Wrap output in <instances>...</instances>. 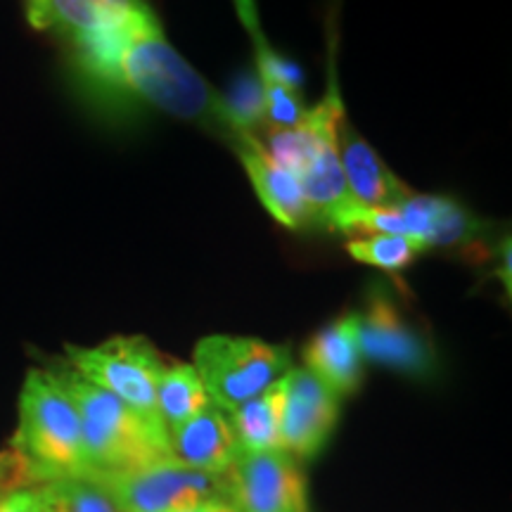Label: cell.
Returning <instances> with one entry per match:
<instances>
[{"label":"cell","instance_id":"9","mask_svg":"<svg viewBox=\"0 0 512 512\" xmlns=\"http://www.w3.org/2000/svg\"><path fill=\"white\" fill-rule=\"evenodd\" d=\"M283 451L297 460L318 456L328 444L339 418V396L332 394L306 368H290L285 375Z\"/></svg>","mask_w":512,"mask_h":512},{"label":"cell","instance_id":"19","mask_svg":"<svg viewBox=\"0 0 512 512\" xmlns=\"http://www.w3.org/2000/svg\"><path fill=\"white\" fill-rule=\"evenodd\" d=\"M223 112L235 131V140L242 136H256L259 128H266V98L264 86L256 72H242L230 81L228 91L221 95ZM233 140V143H235Z\"/></svg>","mask_w":512,"mask_h":512},{"label":"cell","instance_id":"16","mask_svg":"<svg viewBox=\"0 0 512 512\" xmlns=\"http://www.w3.org/2000/svg\"><path fill=\"white\" fill-rule=\"evenodd\" d=\"M283 380L271 384L266 392L245 401L242 406L228 411L230 425H233L242 451H275V448H283V437H280L285 403Z\"/></svg>","mask_w":512,"mask_h":512},{"label":"cell","instance_id":"2","mask_svg":"<svg viewBox=\"0 0 512 512\" xmlns=\"http://www.w3.org/2000/svg\"><path fill=\"white\" fill-rule=\"evenodd\" d=\"M12 463L29 486L91 477L79 413L50 368L29 370L24 380Z\"/></svg>","mask_w":512,"mask_h":512},{"label":"cell","instance_id":"23","mask_svg":"<svg viewBox=\"0 0 512 512\" xmlns=\"http://www.w3.org/2000/svg\"><path fill=\"white\" fill-rule=\"evenodd\" d=\"M0 496H3V465H0Z\"/></svg>","mask_w":512,"mask_h":512},{"label":"cell","instance_id":"15","mask_svg":"<svg viewBox=\"0 0 512 512\" xmlns=\"http://www.w3.org/2000/svg\"><path fill=\"white\" fill-rule=\"evenodd\" d=\"M145 0H27L36 29H57L69 38L126 24Z\"/></svg>","mask_w":512,"mask_h":512},{"label":"cell","instance_id":"3","mask_svg":"<svg viewBox=\"0 0 512 512\" xmlns=\"http://www.w3.org/2000/svg\"><path fill=\"white\" fill-rule=\"evenodd\" d=\"M50 373L57 377L79 413L91 475L136 470L174 458L169 432L164 427L147 422L128 403L95 387L67 363L53 366Z\"/></svg>","mask_w":512,"mask_h":512},{"label":"cell","instance_id":"1","mask_svg":"<svg viewBox=\"0 0 512 512\" xmlns=\"http://www.w3.org/2000/svg\"><path fill=\"white\" fill-rule=\"evenodd\" d=\"M72 43L76 67L102 98L138 102L171 117L200 121L230 143L235 140L221 95L166 41L147 3L121 27L74 36Z\"/></svg>","mask_w":512,"mask_h":512},{"label":"cell","instance_id":"6","mask_svg":"<svg viewBox=\"0 0 512 512\" xmlns=\"http://www.w3.org/2000/svg\"><path fill=\"white\" fill-rule=\"evenodd\" d=\"M91 479L107 491L119 512H174L204 498H226V477L192 470L176 458Z\"/></svg>","mask_w":512,"mask_h":512},{"label":"cell","instance_id":"7","mask_svg":"<svg viewBox=\"0 0 512 512\" xmlns=\"http://www.w3.org/2000/svg\"><path fill=\"white\" fill-rule=\"evenodd\" d=\"M356 316L358 347L366 361L418 380L437 373V351L430 337L406 318L387 285L370 287L366 309Z\"/></svg>","mask_w":512,"mask_h":512},{"label":"cell","instance_id":"4","mask_svg":"<svg viewBox=\"0 0 512 512\" xmlns=\"http://www.w3.org/2000/svg\"><path fill=\"white\" fill-rule=\"evenodd\" d=\"M211 403L233 411L283 380L292 368L290 347L254 337L211 335L197 342L195 363Z\"/></svg>","mask_w":512,"mask_h":512},{"label":"cell","instance_id":"17","mask_svg":"<svg viewBox=\"0 0 512 512\" xmlns=\"http://www.w3.org/2000/svg\"><path fill=\"white\" fill-rule=\"evenodd\" d=\"M209 403L207 389L190 363H171L164 368L157 382V411L166 430H176L178 425L195 418Z\"/></svg>","mask_w":512,"mask_h":512},{"label":"cell","instance_id":"18","mask_svg":"<svg viewBox=\"0 0 512 512\" xmlns=\"http://www.w3.org/2000/svg\"><path fill=\"white\" fill-rule=\"evenodd\" d=\"M41 512H119L107 491L91 477H67L36 486Z\"/></svg>","mask_w":512,"mask_h":512},{"label":"cell","instance_id":"8","mask_svg":"<svg viewBox=\"0 0 512 512\" xmlns=\"http://www.w3.org/2000/svg\"><path fill=\"white\" fill-rule=\"evenodd\" d=\"M226 498L238 512H306V482L283 448L240 451L228 467Z\"/></svg>","mask_w":512,"mask_h":512},{"label":"cell","instance_id":"22","mask_svg":"<svg viewBox=\"0 0 512 512\" xmlns=\"http://www.w3.org/2000/svg\"><path fill=\"white\" fill-rule=\"evenodd\" d=\"M174 512H238V510H235L226 498H204V501L183 505V508H178Z\"/></svg>","mask_w":512,"mask_h":512},{"label":"cell","instance_id":"21","mask_svg":"<svg viewBox=\"0 0 512 512\" xmlns=\"http://www.w3.org/2000/svg\"><path fill=\"white\" fill-rule=\"evenodd\" d=\"M0 512H41V498L36 486H22L0 496Z\"/></svg>","mask_w":512,"mask_h":512},{"label":"cell","instance_id":"5","mask_svg":"<svg viewBox=\"0 0 512 512\" xmlns=\"http://www.w3.org/2000/svg\"><path fill=\"white\" fill-rule=\"evenodd\" d=\"M67 366L166 430L157 411V382L166 363L145 337H112L98 347H67Z\"/></svg>","mask_w":512,"mask_h":512},{"label":"cell","instance_id":"11","mask_svg":"<svg viewBox=\"0 0 512 512\" xmlns=\"http://www.w3.org/2000/svg\"><path fill=\"white\" fill-rule=\"evenodd\" d=\"M408 238L430 247H482L489 226L451 197L411 195L399 204Z\"/></svg>","mask_w":512,"mask_h":512},{"label":"cell","instance_id":"20","mask_svg":"<svg viewBox=\"0 0 512 512\" xmlns=\"http://www.w3.org/2000/svg\"><path fill=\"white\" fill-rule=\"evenodd\" d=\"M425 245L406 235H366L351 240L347 252L361 264L380 268L384 273H399L401 268L413 264L415 256L425 252Z\"/></svg>","mask_w":512,"mask_h":512},{"label":"cell","instance_id":"13","mask_svg":"<svg viewBox=\"0 0 512 512\" xmlns=\"http://www.w3.org/2000/svg\"><path fill=\"white\" fill-rule=\"evenodd\" d=\"M235 152H238L245 171L252 181L256 195L261 197L264 207L271 211L275 221L292 230H313L316 219H313L309 204L304 200L302 185L297 178L280 169L266 157L264 147H261L256 136H242L235 140Z\"/></svg>","mask_w":512,"mask_h":512},{"label":"cell","instance_id":"10","mask_svg":"<svg viewBox=\"0 0 512 512\" xmlns=\"http://www.w3.org/2000/svg\"><path fill=\"white\" fill-rule=\"evenodd\" d=\"M337 155L351 200L358 209H396L413 195L384 166L373 147L358 136L347 117L339 119L337 124Z\"/></svg>","mask_w":512,"mask_h":512},{"label":"cell","instance_id":"14","mask_svg":"<svg viewBox=\"0 0 512 512\" xmlns=\"http://www.w3.org/2000/svg\"><path fill=\"white\" fill-rule=\"evenodd\" d=\"M304 368L318 377L332 394H354L363 377V356L358 347V316L347 313L316 332L304 347Z\"/></svg>","mask_w":512,"mask_h":512},{"label":"cell","instance_id":"12","mask_svg":"<svg viewBox=\"0 0 512 512\" xmlns=\"http://www.w3.org/2000/svg\"><path fill=\"white\" fill-rule=\"evenodd\" d=\"M169 439L178 463L207 475H226L242 451L228 411L216 403H209L195 418L171 430Z\"/></svg>","mask_w":512,"mask_h":512}]
</instances>
